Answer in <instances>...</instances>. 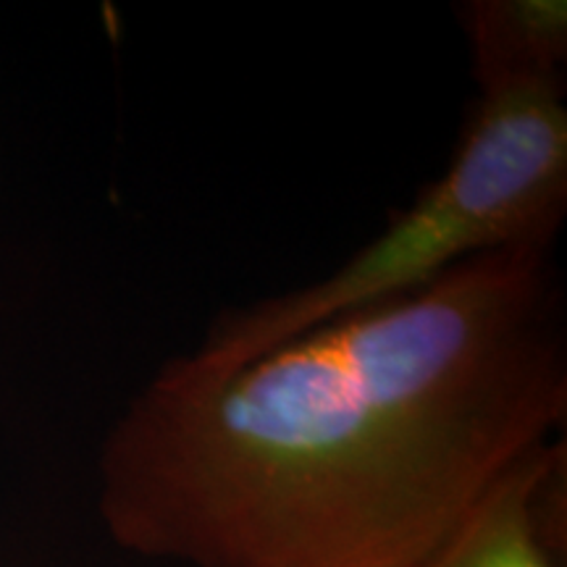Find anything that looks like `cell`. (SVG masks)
I'll use <instances>...</instances> for the list:
<instances>
[{"instance_id": "cell-3", "label": "cell", "mask_w": 567, "mask_h": 567, "mask_svg": "<svg viewBox=\"0 0 567 567\" xmlns=\"http://www.w3.org/2000/svg\"><path fill=\"white\" fill-rule=\"evenodd\" d=\"M565 460L563 436L523 455L421 567H563Z\"/></svg>"}, {"instance_id": "cell-2", "label": "cell", "mask_w": 567, "mask_h": 567, "mask_svg": "<svg viewBox=\"0 0 567 567\" xmlns=\"http://www.w3.org/2000/svg\"><path fill=\"white\" fill-rule=\"evenodd\" d=\"M565 213L563 80L481 90L446 172L379 237L308 287L224 310L182 360L229 373L334 318L415 292L476 255L557 245Z\"/></svg>"}, {"instance_id": "cell-4", "label": "cell", "mask_w": 567, "mask_h": 567, "mask_svg": "<svg viewBox=\"0 0 567 567\" xmlns=\"http://www.w3.org/2000/svg\"><path fill=\"white\" fill-rule=\"evenodd\" d=\"M481 90L563 80L567 61L565 0H467L457 11Z\"/></svg>"}, {"instance_id": "cell-1", "label": "cell", "mask_w": 567, "mask_h": 567, "mask_svg": "<svg viewBox=\"0 0 567 567\" xmlns=\"http://www.w3.org/2000/svg\"><path fill=\"white\" fill-rule=\"evenodd\" d=\"M555 247L476 255L229 373L158 368L103 444L111 538L187 567H421L563 431Z\"/></svg>"}]
</instances>
